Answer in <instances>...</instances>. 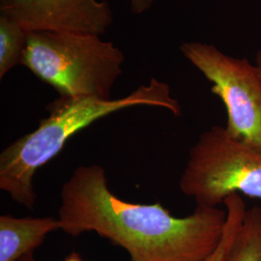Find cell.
<instances>
[{
  "label": "cell",
  "instance_id": "7a4b0ae2",
  "mask_svg": "<svg viewBox=\"0 0 261 261\" xmlns=\"http://www.w3.org/2000/svg\"><path fill=\"white\" fill-rule=\"evenodd\" d=\"M135 107H155L180 116L182 108L171 96L167 83L152 77L149 83L118 99L62 97L47 107L48 116L37 129L15 140L0 154V189L17 203L33 208L37 196L34 177L76 133L101 118Z\"/></svg>",
  "mask_w": 261,
  "mask_h": 261
},
{
  "label": "cell",
  "instance_id": "9c48e42d",
  "mask_svg": "<svg viewBox=\"0 0 261 261\" xmlns=\"http://www.w3.org/2000/svg\"><path fill=\"white\" fill-rule=\"evenodd\" d=\"M28 32L18 21L0 14V79L21 65L28 45Z\"/></svg>",
  "mask_w": 261,
  "mask_h": 261
},
{
  "label": "cell",
  "instance_id": "ba28073f",
  "mask_svg": "<svg viewBox=\"0 0 261 261\" xmlns=\"http://www.w3.org/2000/svg\"><path fill=\"white\" fill-rule=\"evenodd\" d=\"M222 261H261V208L247 209Z\"/></svg>",
  "mask_w": 261,
  "mask_h": 261
},
{
  "label": "cell",
  "instance_id": "8fae6325",
  "mask_svg": "<svg viewBox=\"0 0 261 261\" xmlns=\"http://www.w3.org/2000/svg\"><path fill=\"white\" fill-rule=\"evenodd\" d=\"M129 3L130 9L135 15H141L154 6L158 0H125Z\"/></svg>",
  "mask_w": 261,
  "mask_h": 261
},
{
  "label": "cell",
  "instance_id": "277c9868",
  "mask_svg": "<svg viewBox=\"0 0 261 261\" xmlns=\"http://www.w3.org/2000/svg\"><path fill=\"white\" fill-rule=\"evenodd\" d=\"M179 187L203 207L224 204L234 193L261 198V152L213 126L190 149Z\"/></svg>",
  "mask_w": 261,
  "mask_h": 261
},
{
  "label": "cell",
  "instance_id": "4fadbf2b",
  "mask_svg": "<svg viewBox=\"0 0 261 261\" xmlns=\"http://www.w3.org/2000/svg\"><path fill=\"white\" fill-rule=\"evenodd\" d=\"M255 67H256L257 73H258V75H259L261 79V50L256 56V65H255Z\"/></svg>",
  "mask_w": 261,
  "mask_h": 261
},
{
  "label": "cell",
  "instance_id": "6da1fadb",
  "mask_svg": "<svg viewBox=\"0 0 261 261\" xmlns=\"http://www.w3.org/2000/svg\"><path fill=\"white\" fill-rule=\"evenodd\" d=\"M58 220L65 233L96 232L132 261H204L223 238L226 210L197 206L177 218L159 202L132 203L110 190L103 167L90 165L76 168L64 183Z\"/></svg>",
  "mask_w": 261,
  "mask_h": 261
},
{
  "label": "cell",
  "instance_id": "5b68a950",
  "mask_svg": "<svg viewBox=\"0 0 261 261\" xmlns=\"http://www.w3.org/2000/svg\"><path fill=\"white\" fill-rule=\"evenodd\" d=\"M180 50L213 84L212 93L224 102L227 134L261 152V79L256 67L199 42L184 43Z\"/></svg>",
  "mask_w": 261,
  "mask_h": 261
},
{
  "label": "cell",
  "instance_id": "52a82bcc",
  "mask_svg": "<svg viewBox=\"0 0 261 261\" xmlns=\"http://www.w3.org/2000/svg\"><path fill=\"white\" fill-rule=\"evenodd\" d=\"M60 229L54 217H0V261H18L40 247L48 234Z\"/></svg>",
  "mask_w": 261,
  "mask_h": 261
},
{
  "label": "cell",
  "instance_id": "30bf717a",
  "mask_svg": "<svg viewBox=\"0 0 261 261\" xmlns=\"http://www.w3.org/2000/svg\"><path fill=\"white\" fill-rule=\"evenodd\" d=\"M224 205L226 210V222L223 238L215 252L204 261H222L224 252L233 239L235 234L237 233L245 218L247 208L239 194L234 193L227 196L224 199Z\"/></svg>",
  "mask_w": 261,
  "mask_h": 261
},
{
  "label": "cell",
  "instance_id": "5bb4252c",
  "mask_svg": "<svg viewBox=\"0 0 261 261\" xmlns=\"http://www.w3.org/2000/svg\"><path fill=\"white\" fill-rule=\"evenodd\" d=\"M18 261H37L33 257V252H30L28 254L23 255L21 258H19Z\"/></svg>",
  "mask_w": 261,
  "mask_h": 261
},
{
  "label": "cell",
  "instance_id": "7c38bea8",
  "mask_svg": "<svg viewBox=\"0 0 261 261\" xmlns=\"http://www.w3.org/2000/svg\"><path fill=\"white\" fill-rule=\"evenodd\" d=\"M64 261H84L83 260V258L81 257V255L79 254V253H76V252H72V253H70L67 257L65 258V260Z\"/></svg>",
  "mask_w": 261,
  "mask_h": 261
},
{
  "label": "cell",
  "instance_id": "8992f818",
  "mask_svg": "<svg viewBox=\"0 0 261 261\" xmlns=\"http://www.w3.org/2000/svg\"><path fill=\"white\" fill-rule=\"evenodd\" d=\"M0 14L28 32L73 31L100 36L114 21L106 0H0Z\"/></svg>",
  "mask_w": 261,
  "mask_h": 261
},
{
  "label": "cell",
  "instance_id": "3957f363",
  "mask_svg": "<svg viewBox=\"0 0 261 261\" xmlns=\"http://www.w3.org/2000/svg\"><path fill=\"white\" fill-rule=\"evenodd\" d=\"M125 57L99 35L73 31H31L21 65L62 97L110 100Z\"/></svg>",
  "mask_w": 261,
  "mask_h": 261
}]
</instances>
